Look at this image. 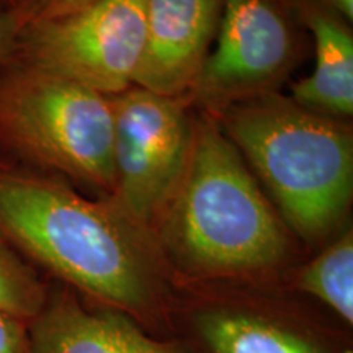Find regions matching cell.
Wrapping results in <instances>:
<instances>
[{
    "label": "cell",
    "mask_w": 353,
    "mask_h": 353,
    "mask_svg": "<svg viewBox=\"0 0 353 353\" xmlns=\"http://www.w3.org/2000/svg\"><path fill=\"white\" fill-rule=\"evenodd\" d=\"M223 0H145L144 46L134 85L183 99L218 33Z\"/></svg>",
    "instance_id": "8"
},
{
    "label": "cell",
    "mask_w": 353,
    "mask_h": 353,
    "mask_svg": "<svg viewBox=\"0 0 353 353\" xmlns=\"http://www.w3.org/2000/svg\"><path fill=\"white\" fill-rule=\"evenodd\" d=\"M151 236L174 280H257L293 255L290 229L213 114L193 123L183 176Z\"/></svg>",
    "instance_id": "2"
},
{
    "label": "cell",
    "mask_w": 353,
    "mask_h": 353,
    "mask_svg": "<svg viewBox=\"0 0 353 353\" xmlns=\"http://www.w3.org/2000/svg\"><path fill=\"white\" fill-rule=\"evenodd\" d=\"M0 353H30L28 322L0 309Z\"/></svg>",
    "instance_id": "15"
},
{
    "label": "cell",
    "mask_w": 353,
    "mask_h": 353,
    "mask_svg": "<svg viewBox=\"0 0 353 353\" xmlns=\"http://www.w3.org/2000/svg\"><path fill=\"white\" fill-rule=\"evenodd\" d=\"M218 118L290 232L311 247L327 241L353 196L350 128L275 92L231 105Z\"/></svg>",
    "instance_id": "3"
},
{
    "label": "cell",
    "mask_w": 353,
    "mask_h": 353,
    "mask_svg": "<svg viewBox=\"0 0 353 353\" xmlns=\"http://www.w3.org/2000/svg\"><path fill=\"white\" fill-rule=\"evenodd\" d=\"M293 288L325 304L343 324L353 325V234L352 229L299 267Z\"/></svg>",
    "instance_id": "12"
},
{
    "label": "cell",
    "mask_w": 353,
    "mask_h": 353,
    "mask_svg": "<svg viewBox=\"0 0 353 353\" xmlns=\"http://www.w3.org/2000/svg\"><path fill=\"white\" fill-rule=\"evenodd\" d=\"M144 33L145 0H97L21 28L13 59L114 97L134 85Z\"/></svg>",
    "instance_id": "5"
},
{
    "label": "cell",
    "mask_w": 353,
    "mask_h": 353,
    "mask_svg": "<svg viewBox=\"0 0 353 353\" xmlns=\"http://www.w3.org/2000/svg\"><path fill=\"white\" fill-rule=\"evenodd\" d=\"M13 0H0V10H8L12 7Z\"/></svg>",
    "instance_id": "18"
},
{
    "label": "cell",
    "mask_w": 353,
    "mask_h": 353,
    "mask_svg": "<svg viewBox=\"0 0 353 353\" xmlns=\"http://www.w3.org/2000/svg\"><path fill=\"white\" fill-rule=\"evenodd\" d=\"M30 353H192L183 343L154 337L132 317L88 306L63 283H50L41 311L28 324Z\"/></svg>",
    "instance_id": "10"
},
{
    "label": "cell",
    "mask_w": 353,
    "mask_h": 353,
    "mask_svg": "<svg viewBox=\"0 0 353 353\" xmlns=\"http://www.w3.org/2000/svg\"><path fill=\"white\" fill-rule=\"evenodd\" d=\"M0 239L37 270L145 330L170 327L174 276L152 236L108 198L0 157Z\"/></svg>",
    "instance_id": "1"
},
{
    "label": "cell",
    "mask_w": 353,
    "mask_h": 353,
    "mask_svg": "<svg viewBox=\"0 0 353 353\" xmlns=\"http://www.w3.org/2000/svg\"><path fill=\"white\" fill-rule=\"evenodd\" d=\"M188 324L205 353H350L299 316L247 294L200 299Z\"/></svg>",
    "instance_id": "9"
},
{
    "label": "cell",
    "mask_w": 353,
    "mask_h": 353,
    "mask_svg": "<svg viewBox=\"0 0 353 353\" xmlns=\"http://www.w3.org/2000/svg\"><path fill=\"white\" fill-rule=\"evenodd\" d=\"M299 17L314 38V69L291 88V100L332 118L353 113V37L345 20L312 0H298Z\"/></svg>",
    "instance_id": "11"
},
{
    "label": "cell",
    "mask_w": 353,
    "mask_h": 353,
    "mask_svg": "<svg viewBox=\"0 0 353 353\" xmlns=\"http://www.w3.org/2000/svg\"><path fill=\"white\" fill-rule=\"evenodd\" d=\"M20 26L10 10H0V68L13 61L19 46Z\"/></svg>",
    "instance_id": "16"
},
{
    "label": "cell",
    "mask_w": 353,
    "mask_h": 353,
    "mask_svg": "<svg viewBox=\"0 0 353 353\" xmlns=\"http://www.w3.org/2000/svg\"><path fill=\"white\" fill-rule=\"evenodd\" d=\"M322 3H325L330 10H334L339 17H342L343 20L352 21L353 19V0H324Z\"/></svg>",
    "instance_id": "17"
},
{
    "label": "cell",
    "mask_w": 353,
    "mask_h": 353,
    "mask_svg": "<svg viewBox=\"0 0 353 353\" xmlns=\"http://www.w3.org/2000/svg\"><path fill=\"white\" fill-rule=\"evenodd\" d=\"M94 2L97 0H13L8 10L15 15L21 30L28 25L68 15Z\"/></svg>",
    "instance_id": "14"
},
{
    "label": "cell",
    "mask_w": 353,
    "mask_h": 353,
    "mask_svg": "<svg viewBox=\"0 0 353 353\" xmlns=\"http://www.w3.org/2000/svg\"><path fill=\"white\" fill-rule=\"evenodd\" d=\"M50 283L32 263L0 239V309L32 322L46 301Z\"/></svg>",
    "instance_id": "13"
},
{
    "label": "cell",
    "mask_w": 353,
    "mask_h": 353,
    "mask_svg": "<svg viewBox=\"0 0 353 353\" xmlns=\"http://www.w3.org/2000/svg\"><path fill=\"white\" fill-rule=\"evenodd\" d=\"M0 157L110 198L114 188L110 97L10 61L0 68Z\"/></svg>",
    "instance_id": "4"
},
{
    "label": "cell",
    "mask_w": 353,
    "mask_h": 353,
    "mask_svg": "<svg viewBox=\"0 0 353 353\" xmlns=\"http://www.w3.org/2000/svg\"><path fill=\"white\" fill-rule=\"evenodd\" d=\"M114 188L110 201L151 234L187 167L193 123L182 99L131 87L110 97Z\"/></svg>",
    "instance_id": "6"
},
{
    "label": "cell",
    "mask_w": 353,
    "mask_h": 353,
    "mask_svg": "<svg viewBox=\"0 0 353 353\" xmlns=\"http://www.w3.org/2000/svg\"><path fill=\"white\" fill-rule=\"evenodd\" d=\"M298 0H223L214 50L192 88L208 114L270 94L293 68Z\"/></svg>",
    "instance_id": "7"
}]
</instances>
